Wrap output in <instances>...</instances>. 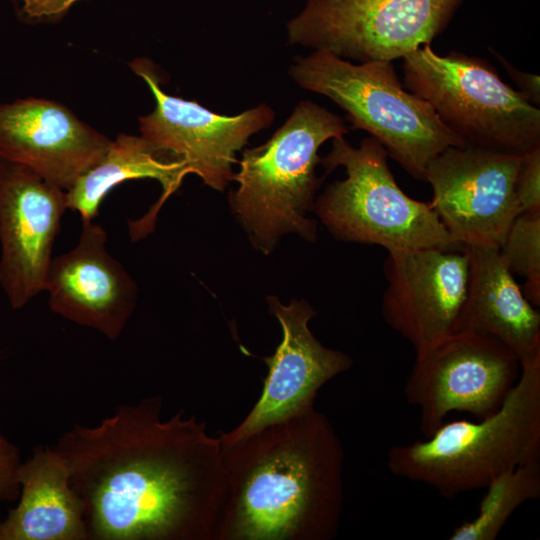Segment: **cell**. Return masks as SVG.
<instances>
[{
  "label": "cell",
  "instance_id": "obj_11",
  "mask_svg": "<svg viewBox=\"0 0 540 540\" xmlns=\"http://www.w3.org/2000/svg\"><path fill=\"white\" fill-rule=\"evenodd\" d=\"M131 67L156 102L152 113L139 118L141 136L157 150L184 160L206 185L223 191L234 179L236 152L250 136L271 125L273 110L260 104L235 116L217 114L196 101L165 93L149 61L136 60Z\"/></svg>",
  "mask_w": 540,
  "mask_h": 540
},
{
  "label": "cell",
  "instance_id": "obj_18",
  "mask_svg": "<svg viewBox=\"0 0 540 540\" xmlns=\"http://www.w3.org/2000/svg\"><path fill=\"white\" fill-rule=\"evenodd\" d=\"M16 507L0 518V540H89L69 465L54 446L37 445L19 471Z\"/></svg>",
  "mask_w": 540,
  "mask_h": 540
},
{
  "label": "cell",
  "instance_id": "obj_14",
  "mask_svg": "<svg viewBox=\"0 0 540 540\" xmlns=\"http://www.w3.org/2000/svg\"><path fill=\"white\" fill-rule=\"evenodd\" d=\"M268 304L281 324L282 341L275 353L264 359L268 374L260 398L239 425L220 434L221 444L313 407L319 389L352 366L349 355L323 346L314 337L308 323L315 311L307 302L293 300L285 306L270 296Z\"/></svg>",
  "mask_w": 540,
  "mask_h": 540
},
{
  "label": "cell",
  "instance_id": "obj_23",
  "mask_svg": "<svg viewBox=\"0 0 540 540\" xmlns=\"http://www.w3.org/2000/svg\"><path fill=\"white\" fill-rule=\"evenodd\" d=\"M23 463L20 448L0 428V505L20 496L19 471Z\"/></svg>",
  "mask_w": 540,
  "mask_h": 540
},
{
  "label": "cell",
  "instance_id": "obj_19",
  "mask_svg": "<svg viewBox=\"0 0 540 540\" xmlns=\"http://www.w3.org/2000/svg\"><path fill=\"white\" fill-rule=\"evenodd\" d=\"M190 174L186 162L157 150L142 136L119 134L101 158L66 191L67 208L82 221H93L105 196L122 182L152 178L161 184L162 194L149 212L129 223L132 240L154 230L158 211Z\"/></svg>",
  "mask_w": 540,
  "mask_h": 540
},
{
  "label": "cell",
  "instance_id": "obj_20",
  "mask_svg": "<svg viewBox=\"0 0 540 540\" xmlns=\"http://www.w3.org/2000/svg\"><path fill=\"white\" fill-rule=\"evenodd\" d=\"M485 488L477 515L456 527L450 540H495L518 507L540 497V459L501 473Z\"/></svg>",
  "mask_w": 540,
  "mask_h": 540
},
{
  "label": "cell",
  "instance_id": "obj_25",
  "mask_svg": "<svg viewBox=\"0 0 540 540\" xmlns=\"http://www.w3.org/2000/svg\"><path fill=\"white\" fill-rule=\"evenodd\" d=\"M506 69L511 79L520 88L519 92L534 106L540 104V77L539 75L521 71L509 63L503 56L493 52Z\"/></svg>",
  "mask_w": 540,
  "mask_h": 540
},
{
  "label": "cell",
  "instance_id": "obj_9",
  "mask_svg": "<svg viewBox=\"0 0 540 540\" xmlns=\"http://www.w3.org/2000/svg\"><path fill=\"white\" fill-rule=\"evenodd\" d=\"M404 386L406 400L420 411L429 437L451 412L477 419L495 413L514 385L521 366L501 341L474 330H457L416 351Z\"/></svg>",
  "mask_w": 540,
  "mask_h": 540
},
{
  "label": "cell",
  "instance_id": "obj_13",
  "mask_svg": "<svg viewBox=\"0 0 540 540\" xmlns=\"http://www.w3.org/2000/svg\"><path fill=\"white\" fill-rule=\"evenodd\" d=\"M469 259L464 248L437 247L388 253L382 298L386 324L415 352L446 337L456 324L466 297Z\"/></svg>",
  "mask_w": 540,
  "mask_h": 540
},
{
  "label": "cell",
  "instance_id": "obj_10",
  "mask_svg": "<svg viewBox=\"0 0 540 540\" xmlns=\"http://www.w3.org/2000/svg\"><path fill=\"white\" fill-rule=\"evenodd\" d=\"M522 156L479 147L451 146L428 164L429 203L452 239L500 248L520 214L515 183Z\"/></svg>",
  "mask_w": 540,
  "mask_h": 540
},
{
  "label": "cell",
  "instance_id": "obj_16",
  "mask_svg": "<svg viewBox=\"0 0 540 540\" xmlns=\"http://www.w3.org/2000/svg\"><path fill=\"white\" fill-rule=\"evenodd\" d=\"M106 241L101 225L82 221L77 245L52 259L45 291L52 312L116 340L135 309L137 287Z\"/></svg>",
  "mask_w": 540,
  "mask_h": 540
},
{
  "label": "cell",
  "instance_id": "obj_24",
  "mask_svg": "<svg viewBox=\"0 0 540 540\" xmlns=\"http://www.w3.org/2000/svg\"><path fill=\"white\" fill-rule=\"evenodd\" d=\"M21 15L28 20L40 21L59 18L81 0H12Z\"/></svg>",
  "mask_w": 540,
  "mask_h": 540
},
{
  "label": "cell",
  "instance_id": "obj_1",
  "mask_svg": "<svg viewBox=\"0 0 540 540\" xmlns=\"http://www.w3.org/2000/svg\"><path fill=\"white\" fill-rule=\"evenodd\" d=\"M162 399L118 405L53 445L66 459L90 540H215L225 479L219 437Z\"/></svg>",
  "mask_w": 540,
  "mask_h": 540
},
{
  "label": "cell",
  "instance_id": "obj_22",
  "mask_svg": "<svg viewBox=\"0 0 540 540\" xmlns=\"http://www.w3.org/2000/svg\"><path fill=\"white\" fill-rule=\"evenodd\" d=\"M515 196L520 214L540 211V146L523 154Z\"/></svg>",
  "mask_w": 540,
  "mask_h": 540
},
{
  "label": "cell",
  "instance_id": "obj_7",
  "mask_svg": "<svg viewBox=\"0 0 540 540\" xmlns=\"http://www.w3.org/2000/svg\"><path fill=\"white\" fill-rule=\"evenodd\" d=\"M403 59L405 87L466 145L519 155L540 146V110L487 62L430 45Z\"/></svg>",
  "mask_w": 540,
  "mask_h": 540
},
{
  "label": "cell",
  "instance_id": "obj_17",
  "mask_svg": "<svg viewBox=\"0 0 540 540\" xmlns=\"http://www.w3.org/2000/svg\"><path fill=\"white\" fill-rule=\"evenodd\" d=\"M463 248L469 259L468 284L455 331L493 336L516 355L520 366L540 359V313L504 264L499 248Z\"/></svg>",
  "mask_w": 540,
  "mask_h": 540
},
{
  "label": "cell",
  "instance_id": "obj_3",
  "mask_svg": "<svg viewBox=\"0 0 540 540\" xmlns=\"http://www.w3.org/2000/svg\"><path fill=\"white\" fill-rule=\"evenodd\" d=\"M535 459H540V359L521 366L495 413L477 422H444L424 440L395 445L387 467L394 476L453 499Z\"/></svg>",
  "mask_w": 540,
  "mask_h": 540
},
{
  "label": "cell",
  "instance_id": "obj_12",
  "mask_svg": "<svg viewBox=\"0 0 540 540\" xmlns=\"http://www.w3.org/2000/svg\"><path fill=\"white\" fill-rule=\"evenodd\" d=\"M66 191L32 169L0 158V285L12 309L46 289Z\"/></svg>",
  "mask_w": 540,
  "mask_h": 540
},
{
  "label": "cell",
  "instance_id": "obj_4",
  "mask_svg": "<svg viewBox=\"0 0 540 540\" xmlns=\"http://www.w3.org/2000/svg\"><path fill=\"white\" fill-rule=\"evenodd\" d=\"M347 133L341 117L306 100L266 143L242 152L230 203L256 248L268 254L285 233L316 239V223L306 214L321 183L318 150Z\"/></svg>",
  "mask_w": 540,
  "mask_h": 540
},
{
  "label": "cell",
  "instance_id": "obj_6",
  "mask_svg": "<svg viewBox=\"0 0 540 540\" xmlns=\"http://www.w3.org/2000/svg\"><path fill=\"white\" fill-rule=\"evenodd\" d=\"M389 155L374 137L359 147L332 139L320 163L327 172L343 166L347 177L330 184L315 203L321 222L337 239L374 244L388 253L437 247L461 250L429 203L406 195L388 166Z\"/></svg>",
  "mask_w": 540,
  "mask_h": 540
},
{
  "label": "cell",
  "instance_id": "obj_21",
  "mask_svg": "<svg viewBox=\"0 0 540 540\" xmlns=\"http://www.w3.org/2000/svg\"><path fill=\"white\" fill-rule=\"evenodd\" d=\"M500 257L507 268L525 278L523 293L534 305L540 304V211L519 214L511 224Z\"/></svg>",
  "mask_w": 540,
  "mask_h": 540
},
{
  "label": "cell",
  "instance_id": "obj_5",
  "mask_svg": "<svg viewBox=\"0 0 540 540\" xmlns=\"http://www.w3.org/2000/svg\"><path fill=\"white\" fill-rule=\"evenodd\" d=\"M292 79L343 109L353 129L377 139L410 175L425 181L430 161L464 141L446 127L431 105L403 88L391 61L354 64L326 50L296 59Z\"/></svg>",
  "mask_w": 540,
  "mask_h": 540
},
{
  "label": "cell",
  "instance_id": "obj_15",
  "mask_svg": "<svg viewBox=\"0 0 540 540\" xmlns=\"http://www.w3.org/2000/svg\"><path fill=\"white\" fill-rule=\"evenodd\" d=\"M111 141L58 102H0V158L32 169L65 191L101 160Z\"/></svg>",
  "mask_w": 540,
  "mask_h": 540
},
{
  "label": "cell",
  "instance_id": "obj_2",
  "mask_svg": "<svg viewBox=\"0 0 540 540\" xmlns=\"http://www.w3.org/2000/svg\"><path fill=\"white\" fill-rule=\"evenodd\" d=\"M221 455L225 490L215 540L336 537L344 450L314 406L221 444Z\"/></svg>",
  "mask_w": 540,
  "mask_h": 540
},
{
  "label": "cell",
  "instance_id": "obj_8",
  "mask_svg": "<svg viewBox=\"0 0 540 540\" xmlns=\"http://www.w3.org/2000/svg\"><path fill=\"white\" fill-rule=\"evenodd\" d=\"M464 0H308L288 43L360 62L404 58L448 25Z\"/></svg>",
  "mask_w": 540,
  "mask_h": 540
}]
</instances>
